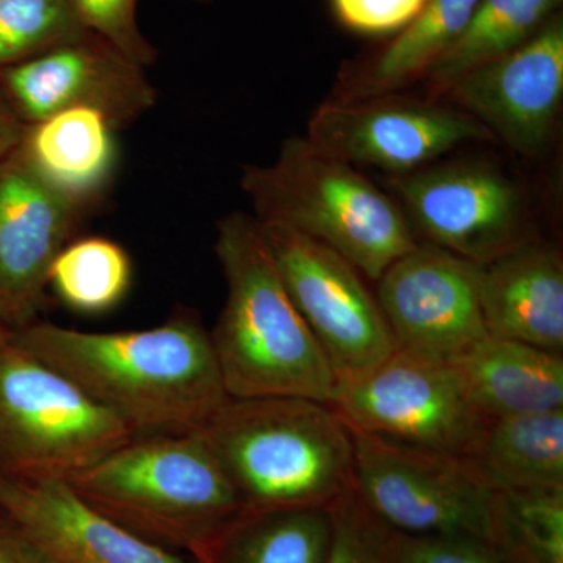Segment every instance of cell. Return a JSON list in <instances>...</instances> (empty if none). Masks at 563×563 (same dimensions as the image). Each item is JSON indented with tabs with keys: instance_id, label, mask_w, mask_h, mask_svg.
Masks as SVG:
<instances>
[{
	"instance_id": "27",
	"label": "cell",
	"mask_w": 563,
	"mask_h": 563,
	"mask_svg": "<svg viewBox=\"0 0 563 563\" xmlns=\"http://www.w3.org/2000/svg\"><path fill=\"white\" fill-rule=\"evenodd\" d=\"M373 521L376 563H501L476 537L413 536Z\"/></svg>"
},
{
	"instance_id": "12",
	"label": "cell",
	"mask_w": 563,
	"mask_h": 563,
	"mask_svg": "<svg viewBox=\"0 0 563 563\" xmlns=\"http://www.w3.org/2000/svg\"><path fill=\"white\" fill-rule=\"evenodd\" d=\"M0 91L25 125L65 110L95 109L120 129L157 101L143 66L91 32L0 69Z\"/></svg>"
},
{
	"instance_id": "21",
	"label": "cell",
	"mask_w": 563,
	"mask_h": 563,
	"mask_svg": "<svg viewBox=\"0 0 563 563\" xmlns=\"http://www.w3.org/2000/svg\"><path fill=\"white\" fill-rule=\"evenodd\" d=\"M331 509L244 507L202 563H328Z\"/></svg>"
},
{
	"instance_id": "22",
	"label": "cell",
	"mask_w": 563,
	"mask_h": 563,
	"mask_svg": "<svg viewBox=\"0 0 563 563\" xmlns=\"http://www.w3.org/2000/svg\"><path fill=\"white\" fill-rule=\"evenodd\" d=\"M479 0H428L424 9L385 46L350 87V99L383 98L426 76L453 46Z\"/></svg>"
},
{
	"instance_id": "33",
	"label": "cell",
	"mask_w": 563,
	"mask_h": 563,
	"mask_svg": "<svg viewBox=\"0 0 563 563\" xmlns=\"http://www.w3.org/2000/svg\"><path fill=\"white\" fill-rule=\"evenodd\" d=\"M11 335H13V332L0 322V347L10 342Z\"/></svg>"
},
{
	"instance_id": "9",
	"label": "cell",
	"mask_w": 563,
	"mask_h": 563,
	"mask_svg": "<svg viewBox=\"0 0 563 563\" xmlns=\"http://www.w3.org/2000/svg\"><path fill=\"white\" fill-rule=\"evenodd\" d=\"M331 406L352 431L461 457L487 418L450 363L402 350L351 383L336 385Z\"/></svg>"
},
{
	"instance_id": "1",
	"label": "cell",
	"mask_w": 563,
	"mask_h": 563,
	"mask_svg": "<svg viewBox=\"0 0 563 563\" xmlns=\"http://www.w3.org/2000/svg\"><path fill=\"white\" fill-rule=\"evenodd\" d=\"M11 340L79 385L133 437L201 431L229 398L210 332L191 312L124 332L35 321Z\"/></svg>"
},
{
	"instance_id": "2",
	"label": "cell",
	"mask_w": 563,
	"mask_h": 563,
	"mask_svg": "<svg viewBox=\"0 0 563 563\" xmlns=\"http://www.w3.org/2000/svg\"><path fill=\"white\" fill-rule=\"evenodd\" d=\"M214 252L228 296L210 340L229 398L301 396L331 404V365L292 303L257 220L228 214L218 222Z\"/></svg>"
},
{
	"instance_id": "7",
	"label": "cell",
	"mask_w": 563,
	"mask_h": 563,
	"mask_svg": "<svg viewBox=\"0 0 563 563\" xmlns=\"http://www.w3.org/2000/svg\"><path fill=\"white\" fill-rule=\"evenodd\" d=\"M257 222L274 266L324 352L336 385L358 379L398 350L376 296L354 265L295 229Z\"/></svg>"
},
{
	"instance_id": "25",
	"label": "cell",
	"mask_w": 563,
	"mask_h": 563,
	"mask_svg": "<svg viewBox=\"0 0 563 563\" xmlns=\"http://www.w3.org/2000/svg\"><path fill=\"white\" fill-rule=\"evenodd\" d=\"M131 285L128 251L106 236H85L66 244L47 277V288L58 301L80 314L110 312L124 301Z\"/></svg>"
},
{
	"instance_id": "16",
	"label": "cell",
	"mask_w": 563,
	"mask_h": 563,
	"mask_svg": "<svg viewBox=\"0 0 563 563\" xmlns=\"http://www.w3.org/2000/svg\"><path fill=\"white\" fill-rule=\"evenodd\" d=\"M0 509L62 563H187L125 531L63 481H25L0 473Z\"/></svg>"
},
{
	"instance_id": "4",
	"label": "cell",
	"mask_w": 563,
	"mask_h": 563,
	"mask_svg": "<svg viewBox=\"0 0 563 563\" xmlns=\"http://www.w3.org/2000/svg\"><path fill=\"white\" fill-rule=\"evenodd\" d=\"M199 432L246 507L332 509L352 492L354 437L331 404L228 398Z\"/></svg>"
},
{
	"instance_id": "20",
	"label": "cell",
	"mask_w": 563,
	"mask_h": 563,
	"mask_svg": "<svg viewBox=\"0 0 563 563\" xmlns=\"http://www.w3.org/2000/svg\"><path fill=\"white\" fill-rule=\"evenodd\" d=\"M459 459L490 492L563 488V409L492 418Z\"/></svg>"
},
{
	"instance_id": "26",
	"label": "cell",
	"mask_w": 563,
	"mask_h": 563,
	"mask_svg": "<svg viewBox=\"0 0 563 563\" xmlns=\"http://www.w3.org/2000/svg\"><path fill=\"white\" fill-rule=\"evenodd\" d=\"M73 0H0V69L87 33Z\"/></svg>"
},
{
	"instance_id": "29",
	"label": "cell",
	"mask_w": 563,
	"mask_h": 563,
	"mask_svg": "<svg viewBox=\"0 0 563 563\" xmlns=\"http://www.w3.org/2000/svg\"><path fill=\"white\" fill-rule=\"evenodd\" d=\"M428 0H332L336 18L351 31L366 35L401 32Z\"/></svg>"
},
{
	"instance_id": "13",
	"label": "cell",
	"mask_w": 563,
	"mask_h": 563,
	"mask_svg": "<svg viewBox=\"0 0 563 563\" xmlns=\"http://www.w3.org/2000/svg\"><path fill=\"white\" fill-rule=\"evenodd\" d=\"M307 139L352 166L399 176L426 168L461 144L493 136L472 114L453 107L373 98L325 103L310 120Z\"/></svg>"
},
{
	"instance_id": "6",
	"label": "cell",
	"mask_w": 563,
	"mask_h": 563,
	"mask_svg": "<svg viewBox=\"0 0 563 563\" xmlns=\"http://www.w3.org/2000/svg\"><path fill=\"white\" fill-rule=\"evenodd\" d=\"M132 439L65 374L11 339L0 347V473L69 483Z\"/></svg>"
},
{
	"instance_id": "15",
	"label": "cell",
	"mask_w": 563,
	"mask_h": 563,
	"mask_svg": "<svg viewBox=\"0 0 563 563\" xmlns=\"http://www.w3.org/2000/svg\"><path fill=\"white\" fill-rule=\"evenodd\" d=\"M446 92L510 150L536 155L555 128L563 99V24L554 14L498 60L454 81Z\"/></svg>"
},
{
	"instance_id": "28",
	"label": "cell",
	"mask_w": 563,
	"mask_h": 563,
	"mask_svg": "<svg viewBox=\"0 0 563 563\" xmlns=\"http://www.w3.org/2000/svg\"><path fill=\"white\" fill-rule=\"evenodd\" d=\"M73 3L88 32L109 41L143 68L155 62V47L144 38L136 21L139 0H73Z\"/></svg>"
},
{
	"instance_id": "11",
	"label": "cell",
	"mask_w": 563,
	"mask_h": 563,
	"mask_svg": "<svg viewBox=\"0 0 563 563\" xmlns=\"http://www.w3.org/2000/svg\"><path fill=\"white\" fill-rule=\"evenodd\" d=\"M479 266L431 243H418L385 269L376 298L398 350L451 363L488 335Z\"/></svg>"
},
{
	"instance_id": "8",
	"label": "cell",
	"mask_w": 563,
	"mask_h": 563,
	"mask_svg": "<svg viewBox=\"0 0 563 563\" xmlns=\"http://www.w3.org/2000/svg\"><path fill=\"white\" fill-rule=\"evenodd\" d=\"M352 437V495L374 520L396 532L485 542L492 492L461 459L374 433Z\"/></svg>"
},
{
	"instance_id": "3",
	"label": "cell",
	"mask_w": 563,
	"mask_h": 563,
	"mask_svg": "<svg viewBox=\"0 0 563 563\" xmlns=\"http://www.w3.org/2000/svg\"><path fill=\"white\" fill-rule=\"evenodd\" d=\"M68 484L113 523L192 563L246 507L199 431L133 437Z\"/></svg>"
},
{
	"instance_id": "5",
	"label": "cell",
	"mask_w": 563,
	"mask_h": 563,
	"mask_svg": "<svg viewBox=\"0 0 563 563\" xmlns=\"http://www.w3.org/2000/svg\"><path fill=\"white\" fill-rule=\"evenodd\" d=\"M242 188L255 220L287 225L325 244L376 282L418 244L391 196L307 136L285 141L269 165L244 166Z\"/></svg>"
},
{
	"instance_id": "19",
	"label": "cell",
	"mask_w": 563,
	"mask_h": 563,
	"mask_svg": "<svg viewBox=\"0 0 563 563\" xmlns=\"http://www.w3.org/2000/svg\"><path fill=\"white\" fill-rule=\"evenodd\" d=\"M113 122L95 109H70L25 125L16 151L55 191L88 210L118 163Z\"/></svg>"
},
{
	"instance_id": "10",
	"label": "cell",
	"mask_w": 563,
	"mask_h": 563,
	"mask_svg": "<svg viewBox=\"0 0 563 563\" xmlns=\"http://www.w3.org/2000/svg\"><path fill=\"white\" fill-rule=\"evenodd\" d=\"M388 185L413 232L466 261L484 265L528 242L523 192L488 163L426 166Z\"/></svg>"
},
{
	"instance_id": "14",
	"label": "cell",
	"mask_w": 563,
	"mask_h": 563,
	"mask_svg": "<svg viewBox=\"0 0 563 563\" xmlns=\"http://www.w3.org/2000/svg\"><path fill=\"white\" fill-rule=\"evenodd\" d=\"M85 211L41 179L16 150L0 162V322L11 332L36 321L52 263Z\"/></svg>"
},
{
	"instance_id": "17",
	"label": "cell",
	"mask_w": 563,
	"mask_h": 563,
	"mask_svg": "<svg viewBox=\"0 0 563 563\" xmlns=\"http://www.w3.org/2000/svg\"><path fill=\"white\" fill-rule=\"evenodd\" d=\"M488 335L563 351V258L550 244L525 242L479 266Z\"/></svg>"
},
{
	"instance_id": "23",
	"label": "cell",
	"mask_w": 563,
	"mask_h": 563,
	"mask_svg": "<svg viewBox=\"0 0 563 563\" xmlns=\"http://www.w3.org/2000/svg\"><path fill=\"white\" fill-rule=\"evenodd\" d=\"M562 0H479L468 24L426 73L435 90L446 91L465 74L498 60L536 35Z\"/></svg>"
},
{
	"instance_id": "24",
	"label": "cell",
	"mask_w": 563,
	"mask_h": 563,
	"mask_svg": "<svg viewBox=\"0 0 563 563\" xmlns=\"http://www.w3.org/2000/svg\"><path fill=\"white\" fill-rule=\"evenodd\" d=\"M485 543L501 563H563V488L492 492Z\"/></svg>"
},
{
	"instance_id": "30",
	"label": "cell",
	"mask_w": 563,
	"mask_h": 563,
	"mask_svg": "<svg viewBox=\"0 0 563 563\" xmlns=\"http://www.w3.org/2000/svg\"><path fill=\"white\" fill-rule=\"evenodd\" d=\"M333 540L328 563H376L374 521L355 496H344L332 507Z\"/></svg>"
},
{
	"instance_id": "18",
	"label": "cell",
	"mask_w": 563,
	"mask_h": 563,
	"mask_svg": "<svg viewBox=\"0 0 563 563\" xmlns=\"http://www.w3.org/2000/svg\"><path fill=\"white\" fill-rule=\"evenodd\" d=\"M487 420L563 409V355L485 335L450 363Z\"/></svg>"
},
{
	"instance_id": "31",
	"label": "cell",
	"mask_w": 563,
	"mask_h": 563,
	"mask_svg": "<svg viewBox=\"0 0 563 563\" xmlns=\"http://www.w3.org/2000/svg\"><path fill=\"white\" fill-rule=\"evenodd\" d=\"M0 563H62L7 510L0 509Z\"/></svg>"
},
{
	"instance_id": "32",
	"label": "cell",
	"mask_w": 563,
	"mask_h": 563,
	"mask_svg": "<svg viewBox=\"0 0 563 563\" xmlns=\"http://www.w3.org/2000/svg\"><path fill=\"white\" fill-rule=\"evenodd\" d=\"M25 124L11 110L0 91V162L16 150L24 135Z\"/></svg>"
}]
</instances>
